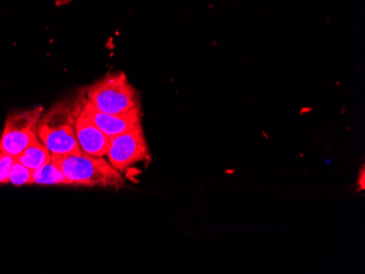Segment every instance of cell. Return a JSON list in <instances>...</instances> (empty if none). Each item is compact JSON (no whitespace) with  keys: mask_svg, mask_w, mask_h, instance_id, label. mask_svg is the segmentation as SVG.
Returning <instances> with one entry per match:
<instances>
[{"mask_svg":"<svg viewBox=\"0 0 365 274\" xmlns=\"http://www.w3.org/2000/svg\"><path fill=\"white\" fill-rule=\"evenodd\" d=\"M85 91L56 102L43 112L38 122V137L52 155L78 154L81 152L76 137V120L82 110Z\"/></svg>","mask_w":365,"mask_h":274,"instance_id":"1","label":"cell"},{"mask_svg":"<svg viewBox=\"0 0 365 274\" xmlns=\"http://www.w3.org/2000/svg\"><path fill=\"white\" fill-rule=\"evenodd\" d=\"M71 186L123 188L122 173L106 159L80 152L78 154L52 155Z\"/></svg>","mask_w":365,"mask_h":274,"instance_id":"2","label":"cell"},{"mask_svg":"<svg viewBox=\"0 0 365 274\" xmlns=\"http://www.w3.org/2000/svg\"><path fill=\"white\" fill-rule=\"evenodd\" d=\"M87 101L96 110L112 115L141 112L140 96L124 73H108L86 90Z\"/></svg>","mask_w":365,"mask_h":274,"instance_id":"3","label":"cell"},{"mask_svg":"<svg viewBox=\"0 0 365 274\" xmlns=\"http://www.w3.org/2000/svg\"><path fill=\"white\" fill-rule=\"evenodd\" d=\"M44 108L16 110L8 115L0 137V151L16 157L38 137V126Z\"/></svg>","mask_w":365,"mask_h":274,"instance_id":"4","label":"cell"},{"mask_svg":"<svg viewBox=\"0 0 365 274\" xmlns=\"http://www.w3.org/2000/svg\"><path fill=\"white\" fill-rule=\"evenodd\" d=\"M106 157L108 162L120 173L147 159L149 147L143 134V125L110 138Z\"/></svg>","mask_w":365,"mask_h":274,"instance_id":"5","label":"cell"},{"mask_svg":"<svg viewBox=\"0 0 365 274\" xmlns=\"http://www.w3.org/2000/svg\"><path fill=\"white\" fill-rule=\"evenodd\" d=\"M82 110H85L86 114L91 118L92 122L98 126V128L101 129L102 132L110 138L141 126V112H130V114H125V115L106 114V112H100L94 108L87 101L86 94L83 104H82Z\"/></svg>","mask_w":365,"mask_h":274,"instance_id":"6","label":"cell"},{"mask_svg":"<svg viewBox=\"0 0 365 274\" xmlns=\"http://www.w3.org/2000/svg\"><path fill=\"white\" fill-rule=\"evenodd\" d=\"M75 132L82 152L93 157H106L110 137L98 128L83 110H81L76 120Z\"/></svg>","mask_w":365,"mask_h":274,"instance_id":"7","label":"cell"},{"mask_svg":"<svg viewBox=\"0 0 365 274\" xmlns=\"http://www.w3.org/2000/svg\"><path fill=\"white\" fill-rule=\"evenodd\" d=\"M16 159L31 171H36L51 161L52 153L49 152L44 143L38 138L30 146L26 147V150L20 153Z\"/></svg>","mask_w":365,"mask_h":274,"instance_id":"8","label":"cell"},{"mask_svg":"<svg viewBox=\"0 0 365 274\" xmlns=\"http://www.w3.org/2000/svg\"><path fill=\"white\" fill-rule=\"evenodd\" d=\"M32 185H68L71 186L68 179H66L59 165L51 159L48 163L40 169L33 171Z\"/></svg>","mask_w":365,"mask_h":274,"instance_id":"9","label":"cell"},{"mask_svg":"<svg viewBox=\"0 0 365 274\" xmlns=\"http://www.w3.org/2000/svg\"><path fill=\"white\" fill-rule=\"evenodd\" d=\"M32 173L28 167L14 159L9 173V184L14 186L32 185Z\"/></svg>","mask_w":365,"mask_h":274,"instance_id":"10","label":"cell"},{"mask_svg":"<svg viewBox=\"0 0 365 274\" xmlns=\"http://www.w3.org/2000/svg\"><path fill=\"white\" fill-rule=\"evenodd\" d=\"M16 157L0 151V184H9V173Z\"/></svg>","mask_w":365,"mask_h":274,"instance_id":"11","label":"cell"},{"mask_svg":"<svg viewBox=\"0 0 365 274\" xmlns=\"http://www.w3.org/2000/svg\"><path fill=\"white\" fill-rule=\"evenodd\" d=\"M56 6H65L71 4L73 0H53Z\"/></svg>","mask_w":365,"mask_h":274,"instance_id":"12","label":"cell"},{"mask_svg":"<svg viewBox=\"0 0 365 274\" xmlns=\"http://www.w3.org/2000/svg\"><path fill=\"white\" fill-rule=\"evenodd\" d=\"M361 183L359 184V185L361 186V189H364V169H362V171H361Z\"/></svg>","mask_w":365,"mask_h":274,"instance_id":"13","label":"cell"}]
</instances>
